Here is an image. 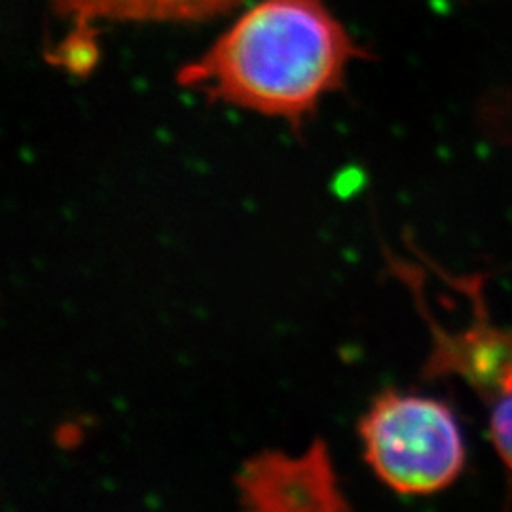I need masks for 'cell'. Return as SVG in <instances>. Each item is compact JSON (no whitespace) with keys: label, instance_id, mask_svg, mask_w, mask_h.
Returning a JSON list of instances; mask_svg holds the SVG:
<instances>
[{"label":"cell","instance_id":"obj_4","mask_svg":"<svg viewBox=\"0 0 512 512\" xmlns=\"http://www.w3.org/2000/svg\"><path fill=\"white\" fill-rule=\"evenodd\" d=\"M239 505L253 512H340L349 503L338 484L327 442L289 456L264 450L247 459L234 478Z\"/></svg>","mask_w":512,"mask_h":512},{"label":"cell","instance_id":"obj_2","mask_svg":"<svg viewBox=\"0 0 512 512\" xmlns=\"http://www.w3.org/2000/svg\"><path fill=\"white\" fill-rule=\"evenodd\" d=\"M357 433L366 465L395 494H439L465 469L458 416L439 399L385 389L361 416Z\"/></svg>","mask_w":512,"mask_h":512},{"label":"cell","instance_id":"obj_3","mask_svg":"<svg viewBox=\"0 0 512 512\" xmlns=\"http://www.w3.org/2000/svg\"><path fill=\"white\" fill-rule=\"evenodd\" d=\"M389 268L414 293L431 329V351L423 366L425 380L456 376L473 389L488 410V433L505 467L512 471V329L492 323L484 304L482 281L456 279L454 285L473 300V321L463 329H444L423 302L421 268L387 253Z\"/></svg>","mask_w":512,"mask_h":512},{"label":"cell","instance_id":"obj_1","mask_svg":"<svg viewBox=\"0 0 512 512\" xmlns=\"http://www.w3.org/2000/svg\"><path fill=\"white\" fill-rule=\"evenodd\" d=\"M361 55L323 0H260L177 82L209 103L279 118L298 135Z\"/></svg>","mask_w":512,"mask_h":512},{"label":"cell","instance_id":"obj_5","mask_svg":"<svg viewBox=\"0 0 512 512\" xmlns=\"http://www.w3.org/2000/svg\"><path fill=\"white\" fill-rule=\"evenodd\" d=\"M76 27L97 21H200L215 18L241 0H50Z\"/></svg>","mask_w":512,"mask_h":512}]
</instances>
